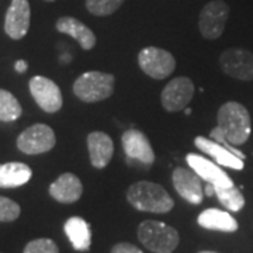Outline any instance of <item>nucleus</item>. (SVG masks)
I'll use <instances>...</instances> for the list:
<instances>
[{
	"instance_id": "nucleus-10",
	"label": "nucleus",
	"mask_w": 253,
	"mask_h": 253,
	"mask_svg": "<svg viewBox=\"0 0 253 253\" xmlns=\"http://www.w3.org/2000/svg\"><path fill=\"white\" fill-rule=\"evenodd\" d=\"M194 96V83L189 78H176L170 81L161 94L163 109L166 111H180L190 104Z\"/></svg>"
},
{
	"instance_id": "nucleus-20",
	"label": "nucleus",
	"mask_w": 253,
	"mask_h": 253,
	"mask_svg": "<svg viewBox=\"0 0 253 253\" xmlns=\"http://www.w3.org/2000/svg\"><path fill=\"white\" fill-rule=\"evenodd\" d=\"M200 226L210 231H221V232H235L238 231V222L231 214L221 211L218 208H207L197 218Z\"/></svg>"
},
{
	"instance_id": "nucleus-11",
	"label": "nucleus",
	"mask_w": 253,
	"mask_h": 253,
	"mask_svg": "<svg viewBox=\"0 0 253 253\" xmlns=\"http://www.w3.org/2000/svg\"><path fill=\"white\" fill-rule=\"evenodd\" d=\"M31 23V9L28 0H11L4 17V31L11 40L26 37Z\"/></svg>"
},
{
	"instance_id": "nucleus-14",
	"label": "nucleus",
	"mask_w": 253,
	"mask_h": 253,
	"mask_svg": "<svg viewBox=\"0 0 253 253\" xmlns=\"http://www.w3.org/2000/svg\"><path fill=\"white\" fill-rule=\"evenodd\" d=\"M186 161L190 165V168L199 174L203 180H206L212 186L219 187H232L234 181L226 174L217 163H212L206 158L196 154H189L186 156Z\"/></svg>"
},
{
	"instance_id": "nucleus-8",
	"label": "nucleus",
	"mask_w": 253,
	"mask_h": 253,
	"mask_svg": "<svg viewBox=\"0 0 253 253\" xmlns=\"http://www.w3.org/2000/svg\"><path fill=\"white\" fill-rule=\"evenodd\" d=\"M222 72L238 81H253V54L244 48H228L219 56Z\"/></svg>"
},
{
	"instance_id": "nucleus-6",
	"label": "nucleus",
	"mask_w": 253,
	"mask_h": 253,
	"mask_svg": "<svg viewBox=\"0 0 253 253\" xmlns=\"http://www.w3.org/2000/svg\"><path fill=\"white\" fill-rule=\"evenodd\" d=\"M56 144L54 129L46 124H34L24 129L17 138V148L27 155L49 152Z\"/></svg>"
},
{
	"instance_id": "nucleus-3",
	"label": "nucleus",
	"mask_w": 253,
	"mask_h": 253,
	"mask_svg": "<svg viewBox=\"0 0 253 253\" xmlns=\"http://www.w3.org/2000/svg\"><path fill=\"white\" fill-rule=\"evenodd\" d=\"M138 239L154 253H172L180 242L179 232L161 221L148 219L138 226Z\"/></svg>"
},
{
	"instance_id": "nucleus-21",
	"label": "nucleus",
	"mask_w": 253,
	"mask_h": 253,
	"mask_svg": "<svg viewBox=\"0 0 253 253\" xmlns=\"http://www.w3.org/2000/svg\"><path fill=\"white\" fill-rule=\"evenodd\" d=\"M33 176V170L26 163L9 162L0 165V189H13L26 184Z\"/></svg>"
},
{
	"instance_id": "nucleus-16",
	"label": "nucleus",
	"mask_w": 253,
	"mask_h": 253,
	"mask_svg": "<svg viewBox=\"0 0 253 253\" xmlns=\"http://www.w3.org/2000/svg\"><path fill=\"white\" fill-rule=\"evenodd\" d=\"M83 186L81 179L73 173H63L49 186V194L62 204H72L82 197Z\"/></svg>"
},
{
	"instance_id": "nucleus-25",
	"label": "nucleus",
	"mask_w": 253,
	"mask_h": 253,
	"mask_svg": "<svg viewBox=\"0 0 253 253\" xmlns=\"http://www.w3.org/2000/svg\"><path fill=\"white\" fill-rule=\"evenodd\" d=\"M21 214V208L16 201L0 196V222H13Z\"/></svg>"
},
{
	"instance_id": "nucleus-30",
	"label": "nucleus",
	"mask_w": 253,
	"mask_h": 253,
	"mask_svg": "<svg viewBox=\"0 0 253 253\" xmlns=\"http://www.w3.org/2000/svg\"><path fill=\"white\" fill-rule=\"evenodd\" d=\"M184 113H186V116H189V114H191V110H190V109H184Z\"/></svg>"
},
{
	"instance_id": "nucleus-17",
	"label": "nucleus",
	"mask_w": 253,
	"mask_h": 253,
	"mask_svg": "<svg viewBox=\"0 0 253 253\" xmlns=\"http://www.w3.org/2000/svg\"><path fill=\"white\" fill-rule=\"evenodd\" d=\"M90 163L96 169H104L114 154V144L106 132L94 131L87 136Z\"/></svg>"
},
{
	"instance_id": "nucleus-19",
	"label": "nucleus",
	"mask_w": 253,
	"mask_h": 253,
	"mask_svg": "<svg viewBox=\"0 0 253 253\" xmlns=\"http://www.w3.org/2000/svg\"><path fill=\"white\" fill-rule=\"evenodd\" d=\"M65 234L75 251L89 252L91 245L90 225L82 217H71L65 222Z\"/></svg>"
},
{
	"instance_id": "nucleus-5",
	"label": "nucleus",
	"mask_w": 253,
	"mask_h": 253,
	"mask_svg": "<svg viewBox=\"0 0 253 253\" xmlns=\"http://www.w3.org/2000/svg\"><path fill=\"white\" fill-rule=\"evenodd\" d=\"M138 63L142 72L156 81L166 79L176 69V59L169 51L158 46H146L138 54Z\"/></svg>"
},
{
	"instance_id": "nucleus-31",
	"label": "nucleus",
	"mask_w": 253,
	"mask_h": 253,
	"mask_svg": "<svg viewBox=\"0 0 253 253\" xmlns=\"http://www.w3.org/2000/svg\"><path fill=\"white\" fill-rule=\"evenodd\" d=\"M199 253H217V252H211V251H203V252H199Z\"/></svg>"
},
{
	"instance_id": "nucleus-29",
	"label": "nucleus",
	"mask_w": 253,
	"mask_h": 253,
	"mask_svg": "<svg viewBox=\"0 0 253 253\" xmlns=\"http://www.w3.org/2000/svg\"><path fill=\"white\" fill-rule=\"evenodd\" d=\"M204 191H206V194H207V196H212V194H215V187H214L212 184H210V183H208V186H206Z\"/></svg>"
},
{
	"instance_id": "nucleus-13",
	"label": "nucleus",
	"mask_w": 253,
	"mask_h": 253,
	"mask_svg": "<svg viewBox=\"0 0 253 253\" xmlns=\"http://www.w3.org/2000/svg\"><path fill=\"white\" fill-rule=\"evenodd\" d=\"M121 144L128 159L138 161L144 165L155 162V152L149 139L138 129H128L121 136Z\"/></svg>"
},
{
	"instance_id": "nucleus-2",
	"label": "nucleus",
	"mask_w": 253,
	"mask_h": 253,
	"mask_svg": "<svg viewBox=\"0 0 253 253\" xmlns=\"http://www.w3.org/2000/svg\"><path fill=\"white\" fill-rule=\"evenodd\" d=\"M126 200L132 207L144 212L165 214L172 211L174 201L161 184L152 181H136L126 191Z\"/></svg>"
},
{
	"instance_id": "nucleus-4",
	"label": "nucleus",
	"mask_w": 253,
	"mask_h": 253,
	"mask_svg": "<svg viewBox=\"0 0 253 253\" xmlns=\"http://www.w3.org/2000/svg\"><path fill=\"white\" fill-rule=\"evenodd\" d=\"M114 91V76L110 73L90 72L82 73L73 83L75 96L84 103H97L109 99Z\"/></svg>"
},
{
	"instance_id": "nucleus-15",
	"label": "nucleus",
	"mask_w": 253,
	"mask_h": 253,
	"mask_svg": "<svg viewBox=\"0 0 253 253\" xmlns=\"http://www.w3.org/2000/svg\"><path fill=\"white\" fill-rule=\"evenodd\" d=\"M194 145L201 152L210 155L212 159H215V162L218 165H221V166H226V168H231V169H235V170H242L244 169V159H241L239 156L232 154L228 148H225L224 145L218 144L217 141L208 139V138H204V136H196Z\"/></svg>"
},
{
	"instance_id": "nucleus-22",
	"label": "nucleus",
	"mask_w": 253,
	"mask_h": 253,
	"mask_svg": "<svg viewBox=\"0 0 253 253\" xmlns=\"http://www.w3.org/2000/svg\"><path fill=\"white\" fill-rule=\"evenodd\" d=\"M23 109L10 91L0 89V121L9 123L20 118Z\"/></svg>"
},
{
	"instance_id": "nucleus-23",
	"label": "nucleus",
	"mask_w": 253,
	"mask_h": 253,
	"mask_svg": "<svg viewBox=\"0 0 253 253\" xmlns=\"http://www.w3.org/2000/svg\"><path fill=\"white\" fill-rule=\"evenodd\" d=\"M215 187V196L219 200V203L228 208L229 211H241L245 206V199L241 193V190L236 189L235 186L232 187H219V186H214Z\"/></svg>"
},
{
	"instance_id": "nucleus-9",
	"label": "nucleus",
	"mask_w": 253,
	"mask_h": 253,
	"mask_svg": "<svg viewBox=\"0 0 253 253\" xmlns=\"http://www.w3.org/2000/svg\"><path fill=\"white\" fill-rule=\"evenodd\" d=\"M30 91L38 107L45 113H56L63 104L62 93L59 86L48 78L34 76L30 81Z\"/></svg>"
},
{
	"instance_id": "nucleus-1",
	"label": "nucleus",
	"mask_w": 253,
	"mask_h": 253,
	"mask_svg": "<svg viewBox=\"0 0 253 253\" xmlns=\"http://www.w3.org/2000/svg\"><path fill=\"white\" fill-rule=\"evenodd\" d=\"M217 121L218 126L210 132L211 139L245 161V154L235 146L244 145L251 136L252 123L248 109L238 101H228L218 110Z\"/></svg>"
},
{
	"instance_id": "nucleus-32",
	"label": "nucleus",
	"mask_w": 253,
	"mask_h": 253,
	"mask_svg": "<svg viewBox=\"0 0 253 253\" xmlns=\"http://www.w3.org/2000/svg\"><path fill=\"white\" fill-rule=\"evenodd\" d=\"M45 1H55V0H45Z\"/></svg>"
},
{
	"instance_id": "nucleus-18",
	"label": "nucleus",
	"mask_w": 253,
	"mask_h": 253,
	"mask_svg": "<svg viewBox=\"0 0 253 253\" xmlns=\"http://www.w3.org/2000/svg\"><path fill=\"white\" fill-rule=\"evenodd\" d=\"M55 27L59 33L71 36L73 40H76L79 42V45L82 46V49H84V51H90L91 48H94L96 45L94 33L78 18L63 16V17L58 18Z\"/></svg>"
},
{
	"instance_id": "nucleus-7",
	"label": "nucleus",
	"mask_w": 253,
	"mask_h": 253,
	"mask_svg": "<svg viewBox=\"0 0 253 253\" xmlns=\"http://www.w3.org/2000/svg\"><path fill=\"white\" fill-rule=\"evenodd\" d=\"M229 17V6L222 0H212L200 11L199 28L206 40H217L225 30Z\"/></svg>"
},
{
	"instance_id": "nucleus-26",
	"label": "nucleus",
	"mask_w": 253,
	"mask_h": 253,
	"mask_svg": "<svg viewBox=\"0 0 253 253\" xmlns=\"http://www.w3.org/2000/svg\"><path fill=\"white\" fill-rule=\"evenodd\" d=\"M23 253H59V248L52 239L40 238L28 242Z\"/></svg>"
},
{
	"instance_id": "nucleus-24",
	"label": "nucleus",
	"mask_w": 253,
	"mask_h": 253,
	"mask_svg": "<svg viewBox=\"0 0 253 253\" xmlns=\"http://www.w3.org/2000/svg\"><path fill=\"white\" fill-rule=\"evenodd\" d=\"M124 1L126 0H86V9L93 16L106 17L117 11Z\"/></svg>"
},
{
	"instance_id": "nucleus-12",
	"label": "nucleus",
	"mask_w": 253,
	"mask_h": 253,
	"mask_svg": "<svg viewBox=\"0 0 253 253\" xmlns=\"http://www.w3.org/2000/svg\"><path fill=\"white\" fill-rule=\"evenodd\" d=\"M173 186L180 197L194 206H199L204 199V190L201 186V177L197 173L190 172L184 168H176L172 174Z\"/></svg>"
},
{
	"instance_id": "nucleus-27",
	"label": "nucleus",
	"mask_w": 253,
	"mask_h": 253,
	"mask_svg": "<svg viewBox=\"0 0 253 253\" xmlns=\"http://www.w3.org/2000/svg\"><path fill=\"white\" fill-rule=\"evenodd\" d=\"M111 253H144L139 248H136L135 245L128 244V242H120V244L114 245Z\"/></svg>"
},
{
	"instance_id": "nucleus-28",
	"label": "nucleus",
	"mask_w": 253,
	"mask_h": 253,
	"mask_svg": "<svg viewBox=\"0 0 253 253\" xmlns=\"http://www.w3.org/2000/svg\"><path fill=\"white\" fill-rule=\"evenodd\" d=\"M14 69H16V72L24 73L28 69L27 62L26 61H17V62L14 63Z\"/></svg>"
}]
</instances>
